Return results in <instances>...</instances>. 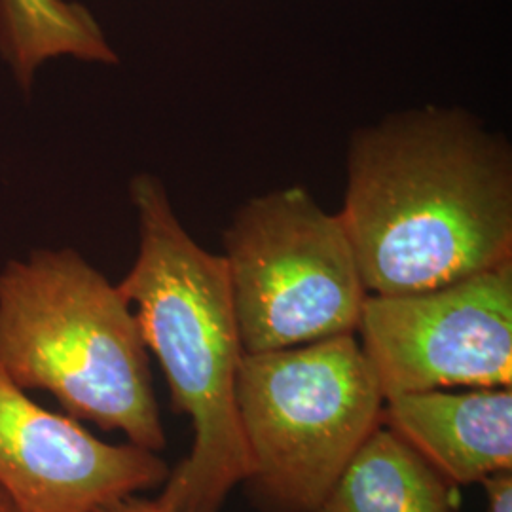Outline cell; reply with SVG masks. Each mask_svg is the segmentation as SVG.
Listing matches in <instances>:
<instances>
[{"label": "cell", "instance_id": "cell-8", "mask_svg": "<svg viewBox=\"0 0 512 512\" xmlns=\"http://www.w3.org/2000/svg\"><path fill=\"white\" fill-rule=\"evenodd\" d=\"M382 421L450 484L471 486L512 471L511 387L393 395Z\"/></svg>", "mask_w": 512, "mask_h": 512}, {"label": "cell", "instance_id": "cell-6", "mask_svg": "<svg viewBox=\"0 0 512 512\" xmlns=\"http://www.w3.org/2000/svg\"><path fill=\"white\" fill-rule=\"evenodd\" d=\"M357 334L385 399L511 387L512 260L427 291L368 294Z\"/></svg>", "mask_w": 512, "mask_h": 512}, {"label": "cell", "instance_id": "cell-12", "mask_svg": "<svg viewBox=\"0 0 512 512\" xmlns=\"http://www.w3.org/2000/svg\"><path fill=\"white\" fill-rule=\"evenodd\" d=\"M103 512H184L165 507L164 503H160L158 499H141L137 495L128 497L116 505H112L110 509Z\"/></svg>", "mask_w": 512, "mask_h": 512}, {"label": "cell", "instance_id": "cell-13", "mask_svg": "<svg viewBox=\"0 0 512 512\" xmlns=\"http://www.w3.org/2000/svg\"><path fill=\"white\" fill-rule=\"evenodd\" d=\"M0 512H21L2 488H0Z\"/></svg>", "mask_w": 512, "mask_h": 512}, {"label": "cell", "instance_id": "cell-9", "mask_svg": "<svg viewBox=\"0 0 512 512\" xmlns=\"http://www.w3.org/2000/svg\"><path fill=\"white\" fill-rule=\"evenodd\" d=\"M315 512H456V503L452 484L382 423Z\"/></svg>", "mask_w": 512, "mask_h": 512}, {"label": "cell", "instance_id": "cell-7", "mask_svg": "<svg viewBox=\"0 0 512 512\" xmlns=\"http://www.w3.org/2000/svg\"><path fill=\"white\" fill-rule=\"evenodd\" d=\"M169 473L158 452L93 437L31 401L0 368V488L19 511H107L162 488Z\"/></svg>", "mask_w": 512, "mask_h": 512}, {"label": "cell", "instance_id": "cell-10", "mask_svg": "<svg viewBox=\"0 0 512 512\" xmlns=\"http://www.w3.org/2000/svg\"><path fill=\"white\" fill-rule=\"evenodd\" d=\"M0 50L21 86H29L38 65L57 55L118 61L92 14L65 0H0Z\"/></svg>", "mask_w": 512, "mask_h": 512}, {"label": "cell", "instance_id": "cell-1", "mask_svg": "<svg viewBox=\"0 0 512 512\" xmlns=\"http://www.w3.org/2000/svg\"><path fill=\"white\" fill-rule=\"evenodd\" d=\"M338 215L368 294L427 291L511 262V143L459 107L391 112L351 133Z\"/></svg>", "mask_w": 512, "mask_h": 512}, {"label": "cell", "instance_id": "cell-11", "mask_svg": "<svg viewBox=\"0 0 512 512\" xmlns=\"http://www.w3.org/2000/svg\"><path fill=\"white\" fill-rule=\"evenodd\" d=\"M480 484L486 492L488 512H512V471L497 473Z\"/></svg>", "mask_w": 512, "mask_h": 512}, {"label": "cell", "instance_id": "cell-3", "mask_svg": "<svg viewBox=\"0 0 512 512\" xmlns=\"http://www.w3.org/2000/svg\"><path fill=\"white\" fill-rule=\"evenodd\" d=\"M0 368L23 391L54 395L74 420L158 454L167 444L133 310L76 251H37L2 270Z\"/></svg>", "mask_w": 512, "mask_h": 512}, {"label": "cell", "instance_id": "cell-4", "mask_svg": "<svg viewBox=\"0 0 512 512\" xmlns=\"http://www.w3.org/2000/svg\"><path fill=\"white\" fill-rule=\"evenodd\" d=\"M258 512H315L366 439L385 397L355 334L245 353L236 382Z\"/></svg>", "mask_w": 512, "mask_h": 512}, {"label": "cell", "instance_id": "cell-5", "mask_svg": "<svg viewBox=\"0 0 512 512\" xmlns=\"http://www.w3.org/2000/svg\"><path fill=\"white\" fill-rule=\"evenodd\" d=\"M245 353L357 334L366 291L340 215L302 186L251 198L222 236Z\"/></svg>", "mask_w": 512, "mask_h": 512}, {"label": "cell", "instance_id": "cell-2", "mask_svg": "<svg viewBox=\"0 0 512 512\" xmlns=\"http://www.w3.org/2000/svg\"><path fill=\"white\" fill-rule=\"evenodd\" d=\"M129 194L139 253L118 289L164 370L173 412L194 427L190 454L156 499L177 511L219 512L249 471L236 401L245 349L226 262L184 230L158 177L137 175Z\"/></svg>", "mask_w": 512, "mask_h": 512}]
</instances>
